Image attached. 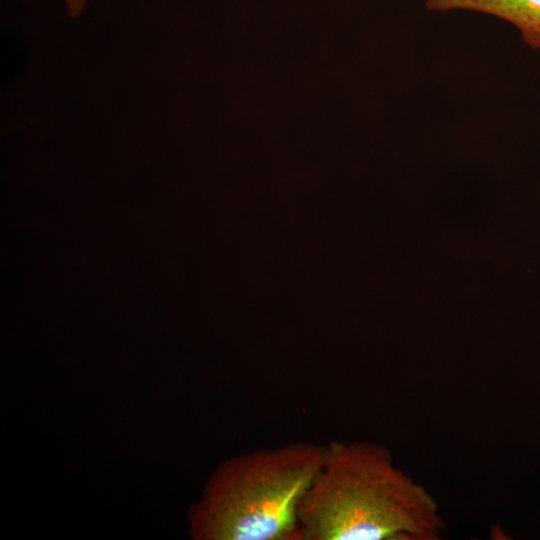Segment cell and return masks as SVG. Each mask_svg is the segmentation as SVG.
<instances>
[{
  "label": "cell",
  "instance_id": "6da1fadb",
  "mask_svg": "<svg viewBox=\"0 0 540 540\" xmlns=\"http://www.w3.org/2000/svg\"><path fill=\"white\" fill-rule=\"evenodd\" d=\"M300 540H439V504L371 441L332 440L298 509Z\"/></svg>",
  "mask_w": 540,
  "mask_h": 540
},
{
  "label": "cell",
  "instance_id": "3957f363",
  "mask_svg": "<svg viewBox=\"0 0 540 540\" xmlns=\"http://www.w3.org/2000/svg\"><path fill=\"white\" fill-rule=\"evenodd\" d=\"M430 11L463 9L501 18L513 24L531 48H540V0H425Z\"/></svg>",
  "mask_w": 540,
  "mask_h": 540
},
{
  "label": "cell",
  "instance_id": "277c9868",
  "mask_svg": "<svg viewBox=\"0 0 540 540\" xmlns=\"http://www.w3.org/2000/svg\"><path fill=\"white\" fill-rule=\"evenodd\" d=\"M70 16L79 15L85 6V0H65Z\"/></svg>",
  "mask_w": 540,
  "mask_h": 540
},
{
  "label": "cell",
  "instance_id": "7a4b0ae2",
  "mask_svg": "<svg viewBox=\"0 0 540 540\" xmlns=\"http://www.w3.org/2000/svg\"><path fill=\"white\" fill-rule=\"evenodd\" d=\"M325 445L261 448L223 461L189 510L195 540H300L299 505L318 474Z\"/></svg>",
  "mask_w": 540,
  "mask_h": 540
}]
</instances>
